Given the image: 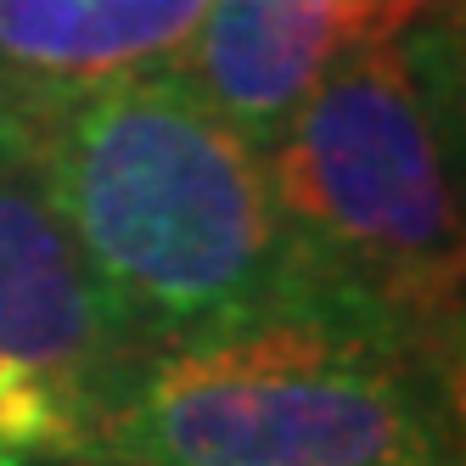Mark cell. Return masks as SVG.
I'll list each match as a JSON object with an SVG mask.
<instances>
[{"instance_id":"3957f363","label":"cell","mask_w":466,"mask_h":466,"mask_svg":"<svg viewBox=\"0 0 466 466\" xmlns=\"http://www.w3.org/2000/svg\"><path fill=\"white\" fill-rule=\"evenodd\" d=\"M264 163L304 276L461 365V197L416 23L331 62Z\"/></svg>"},{"instance_id":"ba28073f","label":"cell","mask_w":466,"mask_h":466,"mask_svg":"<svg viewBox=\"0 0 466 466\" xmlns=\"http://www.w3.org/2000/svg\"><path fill=\"white\" fill-rule=\"evenodd\" d=\"M0 466H6V461H0Z\"/></svg>"},{"instance_id":"277c9868","label":"cell","mask_w":466,"mask_h":466,"mask_svg":"<svg viewBox=\"0 0 466 466\" xmlns=\"http://www.w3.org/2000/svg\"><path fill=\"white\" fill-rule=\"evenodd\" d=\"M141 360L35 163H0V461H79Z\"/></svg>"},{"instance_id":"8992f818","label":"cell","mask_w":466,"mask_h":466,"mask_svg":"<svg viewBox=\"0 0 466 466\" xmlns=\"http://www.w3.org/2000/svg\"><path fill=\"white\" fill-rule=\"evenodd\" d=\"M208 0H0V90L28 113L175 68Z\"/></svg>"},{"instance_id":"7a4b0ae2","label":"cell","mask_w":466,"mask_h":466,"mask_svg":"<svg viewBox=\"0 0 466 466\" xmlns=\"http://www.w3.org/2000/svg\"><path fill=\"white\" fill-rule=\"evenodd\" d=\"M85 466H461L455 365L320 287L147 349Z\"/></svg>"},{"instance_id":"6da1fadb","label":"cell","mask_w":466,"mask_h":466,"mask_svg":"<svg viewBox=\"0 0 466 466\" xmlns=\"http://www.w3.org/2000/svg\"><path fill=\"white\" fill-rule=\"evenodd\" d=\"M28 163L141 354L253 320L315 287L264 147L175 68L28 113Z\"/></svg>"},{"instance_id":"5b68a950","label":"cell","mask_w":466,"mask_h":466,"mask_svg":"<svg viewBox=\"0 0 466 466\" xmlns=\"http://www.w3.org/2000/svg\"><path fill=\"white\" fill-rule=\"evenodd\" d=\"M427 6L432 0H208L175 74L253 147H270L331 62L405 35Z\"/></svg>"},{"instance_id":"52a82bcc","label":"cell","mask_w":466,"mask_h":466,"mask_svg":"<svg viewBox=\"0 0 466 466\" xmlns=\"http://www.w3.org/2000/svg\"><path fill=\"white\" fill-rule=\"evenodd\" d=\"M23 152H28V118H23V107L12 96L0 90V163H12Z\"/></svg>"}]
</instances>
